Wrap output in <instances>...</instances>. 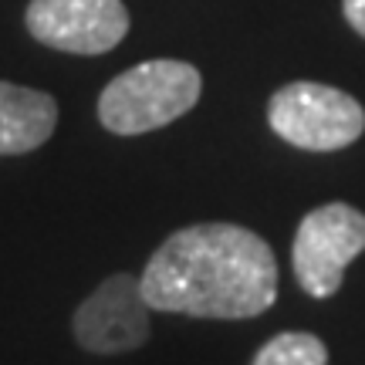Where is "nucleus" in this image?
<instances>
[{"label": "nucleus", "mask_w": 365, "mask_h": 365, "mask_svg": "<svg viewBox=\"0 0 365 365\" xmlns=\"http://www.w3.org/2000/svg\"><path fill=\"white\" fill-rule=\"evenodd\" d=\"M153 312L193 318H254L277 298L267 240L237 223H196L156 247L139 274Z\"/></svg>", "instance_id": "obj_1"}, {"label": "nucleus", "mask_w": 365, "mask_h": 365, "mask_svg": "<svg viewBox=\"0 0 365 365\" xmlns=\"http://www.w3.org/2000/svg\"><path fill=\"white\" fill-rule=\"evenodd\" d=\"M203 78L193 65L156 58L122 71L98 95V122L115 135H143L186 115L200 102Z\"/></svg>", "instance_id": "obj_2"}, {"label": "nucleus", "mask_w": 365, "mask_h": 365, "mask_svg": "<svg viewBox=\"0 0 365 365\" xmlns=\"http://www.w3.org/2000/svg\"><path fill=\"white\" fill-rule=\"evenodd\" d=\"M267 122L284 143L308 153H335L365 132V108L349 91L322 81H291L267 102Z\"/></svg>", "instance_id": "obj_3"}, {"label": "nucleus", "mask_w": 365, "mask_h": 365, "mask_svg": "<svg viewBox=\"0 0 365 365\" xmlns=\"http://www.w3.org/2000/svg\"><path fill=\"white\" fill-rule=\"evenodd\" d=\"M365 250V213L349 203H325L301 220L291 247L294 277L312 298H331L345 267Z\"/></svg>", "instance_id": "obj_4"}, {"label": "nucleus", "mask_w": 365, "mask_h": 365, "mask_svg": "<svg viewBox=\"0 0 365 365\" xmlns=\"http://www.w3.org/2000/svg\"><path fill=\"white\" fill-rule=\"evenodd\" d=\"M31 38L68 54H105L129 34V11L122 0H31Z\"/></svg>", "instance_id": "obj_5"}, {"label": "nucleus", "mask_w": 365, "mask_h": 365, "mask_svg": "<svg viewBox=\"0 0 365 365\" xmlns=\"http://www.w3.org/2000/svg\"><path fill=\"white\" fill-rule=\"evenodd\" d=\"M149 304L132 274H112L75 312V339L98 355L132 352L149 339Z\"/></svg>", "instance_id": "obj_6"}, {"label": "nucleus", "mask_w": 365, "mask_h": 365, "mask_svg": "<svg viewBox=\"0 0 365 365\" xmlns=\"http://www.w3.org/2000/svg\"><path fill=\"white\" fill-rule=\"evenodd\" d=\"M58 102L44 91L0 81V156H21L51 139Z\"/></svg>", "instance_id": "obj_7"}, {"label": "nucleus", "mask_w": 365, "mask_h": 365, "mask_svg": "<svg viewBox=\"0 0 365 365\" xmlns=\"http://www.w3.org/2000/svg\"><path fill=\"white\" fill-rule=\"evenodd\" d=\"M250 365H328V349L308 331H281L254 355Z\"/></svg>", "instance_id": "obj_8"}, {"label": "nucleus", "mask_w": 365, "mask_h": 365, "mask_svg": "<svg viewBox=\"0 0 365 365\" xmlns=\"http://www.w3.org/2000/svg\"><path fill=\"white\" fill-rule=\"evenodd\" d=\"M341 11H345V21L352 24L355 34L365 38V0H341Z\"/></svg>", "instance_id": "obj_9"}]
</instances>
